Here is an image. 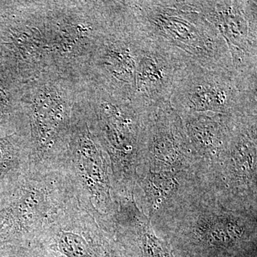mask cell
I'll return each instance as SVG.
<instances>
[{"mask_svg":"<svg viewBox=\"0 0 257 257\" xmlns=\"http://www.w3.org/2000/svg\"><path fill=\"white\" fill-rule=\"evenodd\" d=\"M256 219V208L197 172L175 207L150 222L175 257H246L257 251Z\"/></svg>","mask_w":257,"mask_h":257,"instance_id":"1","label":"cell"},{"mask_svg":"<svg viewBox=\"0 0 257 257\" xmlns=\"http://www.w3.org/2000/svg\"><path fill=\"white\" fill-rule=\"evenodd\" d=\"M78 102L110 162L114 199L135 198L143 170L147 110L84 80Z\"/></svg>","mask_w":257,"mask_h":257,"instance_id":"2","label":"cell"},{"mask_svg":"<svg viewBox=\"0 0 257 257\" xmlns=\"http://www.w3.org/2000/svg\"><path fill=\"white\" fill-rule=\"evenodd\" d=\"M82 80L47 71L24 86V130L28 135L30 170L60 171L68 147L74 107Z\"/></svg>","mask_w":257,"mask_h":257,"instance_id":"3","label":"cell"},{"mask_svg":"<svg viewBox=\"0 0 257 257\" xmlns=\"http://www.w3.org/2000/svg\"><path fill=\"white\" fill-rule=\"evenodd\" d=\"M144 35L178 52L191 63L234 71L227 45L215 27L189 1H126Z\"/></svg>","mask_w":257,"mask_h":257,"instance_id":"4","label":"cell"},{"mask_svg":"<svg viewBox=\"0 0 257 257\" xmlns=\"http://www.w3.org/2000/svg\"><path fill=\"white\" fill-rule=\"evenodd\" d=\"M108 1H45V37L52 70L82 80L105 32Z\"/></svg>","mask_w":257,"mask_h":257,"instance_id":"5","label":"cell"},{"mask_svg":"<svg viewBox=\"0 0 257 257\" xmlns=\"http://www.w3.org/2000/svg\"><path fill=\"white\" fill-rule=\"evenodd\" d=\"M74 197L99 223L114 234L116 203L110 162L91 132L79 106L74 107L70 139L60 169Z\"/></svg>","mask_w":257,"mask_h":257,"instance_id":"6","label":"cell"},{"mask_svg":"<svg viewBox=\"0 0 257 257\" xmlns=\"http://www.w3.org/2000/svg\"><path fill=\"white\" fill-rule=\"evenodd\" d=\"M72 197L61 171L30 170L0 199V246L35 243Z\"/></svg>","mask_w":257,"mask_h":257,"instance_id":"7","label":"cell"},{"mask_svg":"<svg viewBox=\"0 0 257 257\" xmlns=\"http://www.w3.org/2000/svg\"><path fill=\"white\" fill-rule=\"evenodd\" d=\"M256 88L257 79L190 62L177 77L170 104L180 116L204 112L257 114Z\"/></svg>","mask_w":257,"mask_h":257,"instance_id":"8","label":"cell"},{"mask_svg":"<svg viewBox=\"0 0 257 257\" xmlns=\"http://www.w3.org/2000/svg\"><path fill=\"white\" fill-rule=\"evenodd\" d=\"M0 62L25 83L52 70L44 1H0Z\"/></svg>","mask_w":257,"mask_h":257,"instance_id":"9","label":"cell"},{"mask_svg":"<svg viewBox=\"0 0 257 257\" xmlns=\"http://www.w3.org/2000/svg\"><path fill=\"white\" fill-rule=\"evenodd\" d=\"M34 243L52 257H124L114 235L101 227L74 197Z\"/></svg>","mask_w":257,"mask_h":257,"instance_id":"10","label":"cell"},{"mask_svg":"<svg viewBox=\"0 0 257 257\" xmlns=\"http://www.w3.org/2000/svg\"><path fill=\"white\" fill-rule=\"evenodd\" d=\"M189 4L221 34L234 72L257 79V2L203 0L189 1Z\"/></svg>","mask_w":257,"mask_h":257,"instance_id":"11","label":"cell"},{"mask_svg":"<svg viewBox=\"0 0 257 257\" xmlns=\"http://www.w3.org/2000/svg\"><path fill=\"white\" fill-rule=\"evenodd\" d=\"M207 175L231 197L257 209V114L236 118L226 150Z\"/></svg>","mask_w":257,"mask_h":257,"instance_id":"12","label":"cell"},{"mask_svg":"<svg viewBox=\"0 0 257 257\" xmlns=\"http://www.w3.org/2000/svg\"><path fill=\"white\" fill-rule=\"evenodd\" d=\"M198 165L182 117L170 102L149 109L141 178L147 172H177Z\"/></svg>","mask_w":257,"mask_h":257,"instance_id":"13","label":"cell"},{"mask_svg":"<svg viewBox=\"0 0 257 257\" xmlns=\"http://www.w3.org/2000/svg\"><path fill=\"white\" fill-rule=\"evenodd\" d=\"M188 63L178 52L141 32L137 52L135 104L149 110L170 103L177 77Z\"/></svg>","mask_w":257,"mask_h":257,"instance_id":"14","label":"cell"},{"mask_svg":"<svg viewBox=\"0 0 257 257\" xmlns=\"http://www.w3.org/2000/svg\"><path fill=\"white\" fill-rule=\"evenodd\" d=\"M114 234L124 257H175L133 199H115Z\"/></svg>","mask_w":257,"mask_h":257,"instance_id":"15","label":"cell"},{"mask_svg":"<svg viewBox=\"0 0 257 257\" xmlns=\"http://www.w3.org/2000/svg\"><path fill=\"white\" fill-rule=\"evenodd\" d=\"M237 116L212 112L181 116L199 167L203 170L210 172L219 164Z\"/></svg>","mask_w":257,"mask_h":257,"instance_id":"16","label":"cell"},{"mask_svg":"<svg viewBox=\"0 0 257 257\" xmlns=\"http://www.w3.org/2000/svg\"><path fill=\"white\" fill-rule=\"evenodd\" d=\"M194 170L181 172H147L137 184L135 199L150 221L172 207L195 180Z\"/></svg>","mask_w":257,"mask_h":257,"instance_id":"17","label":"cell"},{"mask_svg":"<svg viewBox=\"0 0 257 257\" xmlns=\"http://www.w3.org/2000/svg\"><path fill=\"white\" fill-rule=\"evenodd\" d=\"M30 171L28 135L18 132L0 137V199Z\"/></svg>","mask_w":257,"mask_h":257,"instance_id":"18","label":"cell"},{"mask_svg":"<svg viewBox=\"0 0 257 257\" xmlns=\"http://www.w3.org/2000/svg\"><path fill=\"white\" fill-rule=\"evenodd\" d=\"M25 84L0 62V137L23 130L22 97Z\"/></svg>","mask_w":257,"mask_h":257,"instance_id":"19","label":"cell"},{"mask_svg":"<svg viewBox=\"0 0 257 257\" xmlns=\"http://www.w3.org/2000/svg\"><path fill=\"white\" fill-rule=\"evenodd\" d=\"M0 257H49L35 243L8 244L0 246Z\"/></svg>","mask_w":257,"mask_h":257,"instance_id":"20","label":"cell"},{"mask_svg":"<svg viewBox=\"0 0 257 257\" xmlns=\"http://www.w3.org/2000/svg\"><path fill=\"white\" fill-rule=\"evenodd\" d=\"M246 257H257V251H253V252L250 253Z\"/></svg>","mask_w":257,"mask_h":257,"instance_id":"21","label":"cell"},{"mask_svg":"<svg viewBox=\"0 0 257 257\" xmlns=\"http://www.w3.org/2000/svg\"><path fill=\"white\" fill-rule=\"evenodd\" d=\"M49 257H52V256H49Z\"/></svg>","mask_w":257,"mask_h":257,"instance_id":"22","label":"cell"}]
</instances>
